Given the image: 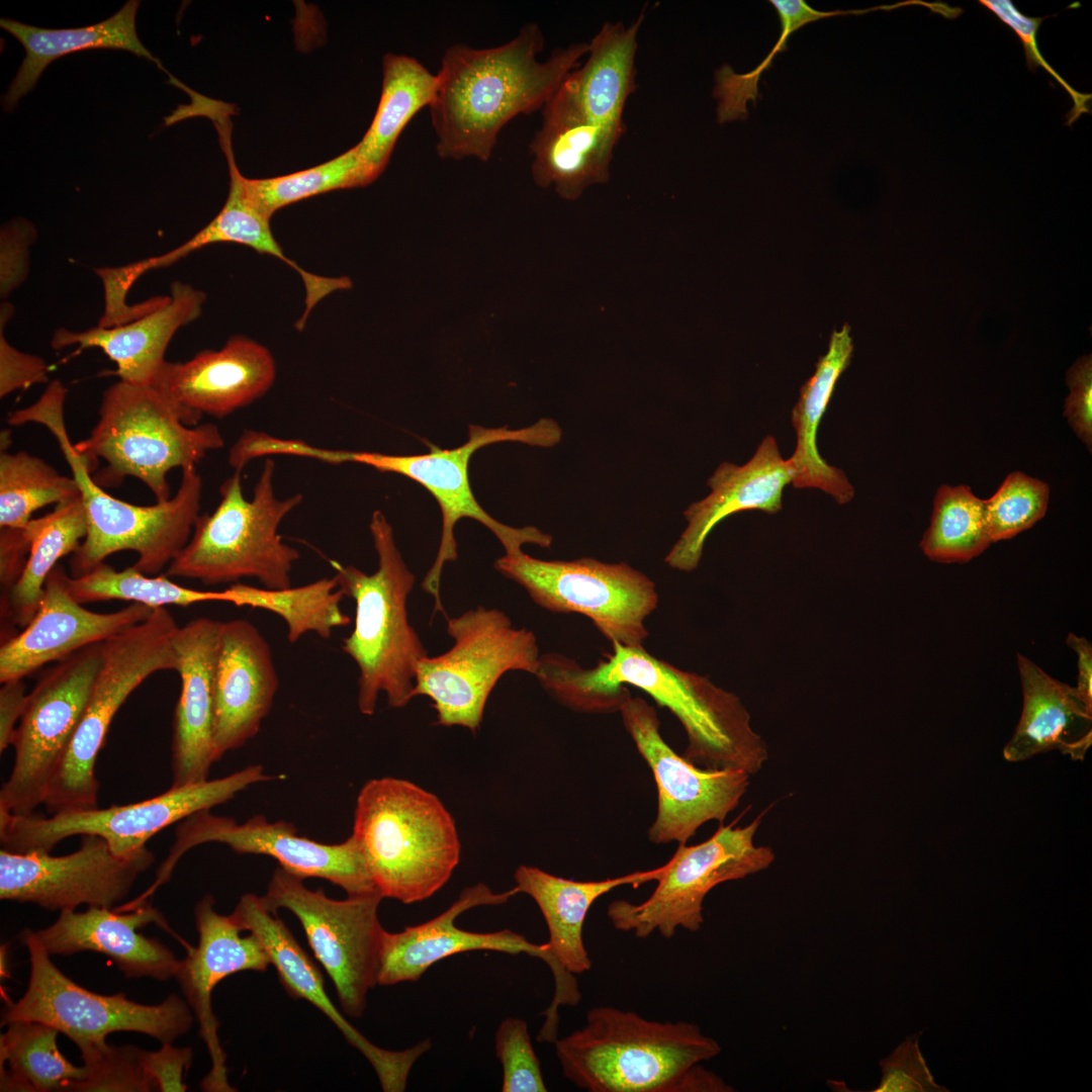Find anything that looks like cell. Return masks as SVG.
I'll return each instance as SVG.
<instances>
[{"mask_svg":"<svg viewBox=\"0 0 1092 1092\" xmlns=\"http://www.w3.org/2000/svg\"><path fill=\"white\" fill-rule=\"evenodd\" d=\"M542 124L530 144L532 177L576 200L593 184L606 183L621 134L592 120L561 87L541 109Z\"/></svg>","mask_w":1092,"mask_h":1092,"instance_id":"obj_30","label":"cell"},{"mask_svg":"<svg viewBox=\"0 0 1092 1092\" xmlns=\"http://www.w3.org/2000/svg\"><path fill=\"white\" fill-rule=\"evenodd\" d=\"M140 1H127L109 18L88 26L49 29L1 18L0 26L13 35L24 48L25 57L2 97L4 110H13L21 97L35 86L44 69L66 55L94 50H123L161 66L140 40L135 16Z\"/></svg>","mask_w":1092,"mask_h":1092,"instance_id":"obj_36","label":"cell"},{"mask_svg":"<svg viewBox=\"0 0 1092 1092\" xmlns=\"http://www.w3.org/2000/svg\"><path fill=\"white\" fill-rule=\"evenodd\" d=\"M852 352L850 327L845 324L840 330L832 332L826 354L819 358L814 374L801 387L800 397L792 412L797 444L788 459L793 469L794 487L819 488L840 505L852 499L854 489L841 469L828 464L821 457L817 448V432L835 384L851 361Z\"/></svg>","mask_w":1092,"mask_h":1092,"instance_id":"obj_35","label":"cell"},{"mask_svg":"<svg viewBox=\"0 0 1092 1092\" xmlns=\"http://www.w3.org/2000/svg\"><path fill=\"white\" fill-rule=\"evenodd\" d=\"M769 3L776 8L780 18L781 36L764 61L746 74H736L729 66L716 72L713 95L718 99L717 117L720 123L747 117L748 100L755 102L758 97L757 83L760 75L769 68L778 53L787 50L788 39L793 32L810 22L843 15L842 10H816L805 0H770Z\"/></svg>","mask_w":1092,"mask_h":1092,"instance_id":"obj_46","label":"cell"},{"mask_svg":"<svg viewBox=\"0 0 1092 1092\" xmlns=\"http://www.w3.org/2000/svg\"><path fill=\"white\" fill-rule=\"evenodd\" d=\"M0 1037L1 1091H72L85 1066L69 1062L57 1045L59 1031L32 1020H14Z\"/></svg>","mask_w":1092,"mask_h":1092,"instance_id":"obj_40","label":"cell"},{"mask_svg":"<svg viewBox=\"0 0 1092 1092\" xmlns=\"http://www.w3.org/2000/svg\"><path fill=\"white\" fill-rule=\"evenodd\" d=\"M198 932L196 947L188 950L175 976L199 1024V1033L211 1059V1070L202 1081L204 1091H234L228 1082L225 1054L218 1037L219 1022L211 1008V993L226 977L242 971L264 972L270 963L260 939L243 931L231 915L214 910V899L205 895L195 907Z\"/></svg>","mask_w":1092,"mask_h":1092,"instance_id":"obj_25","label":"cell"},{"mask_svg":"<svg viewBox=\"0 0 1092 1092\" xmlns=\"http://www.w3.org/2000/svg\"><path fill=\"white\" fill-rule=\"evenodd\" d=\"M260 764L232 775L181 787H171L154 798L105 809L53 814L51 817L13 815L0 811V841L11 852L51 851L75 835L102 837L118 856H129L164 828L201 810L233 799L249 786L271 781Z\"/></svg>","mask_w":1092,"mask_h":1092,"instance_id":"obj_12","label":"cell"},{"mask_svg":"<svg viewBox=\"0 0 1092 1092\" xmlns=\"http://www.w3.org/2000/svg\"><path fill=\"white\" fill-rule=\"evenodd\" d=\"M208 842L225 844L240 854L271 856L286 872L302 880H327L348 896L379 893L352 835L341 843L326 844L298 835L295 827L285 821L270 823L257 815L238 824L233 818L213 815L205 809L182 820L154 883L130 904L139 907L148 902L170 880L177 862L189 849Z\"/></svg>","mask_w":1092,"mask_h":1092,"instance_id":"obj_18","label":"cell"},{"mask_svg":"<svg viewBox=\"0 0 1092 1092\" xmlns=\"http://www.w3.org/2000/svg\"><path fill=\"white\" fill-rule=\"evenodd\" d=\"M192 1049L176 1048L172 1043H162L157 1052H142V1064L146 1075L161 1092L186 1091L185 1076L192 1063Z\"/></svg>","mask_w":1092,"mask_h":1092,"instance_id":"obj_53","label":"cell"},{"mask_svg":"<svg viewBox=\"0 0 1092 1092\" xmlns=\"http://www.w3.org/2000/svg\"><path fill=\"white\" fill-rule=\"evenodd\" d=\"M275 377L276 363L265 346L233 336L219 350H204L185 362L166 361L151 385L172 401L185 425L194 427L204 414L223 418L252 403Z\"/></svg>","mask_w":1092,"mask_h":1092,"instance_id":"obj_23","label":"cell"},{"mask_svg":"<svg viewBox=\"0 0 1092 1092\" xmlns=\"http://www.w3.org/2000/svg\"><path fill=\"white\" fill-rule=\"evenodd\" d=\"M274 476L275 462L267 458L249 499L241 471L226 478L217 507L198 517L188 543L165 574L207 585L251 577L269 589L291 586L292 567L300 554L283 542L278 529L303 497L300 493L277 497Z\"/></svg>","mask_w":1092,"mask_h":1092,"instance_id":"obj_8","label":"cell"},{"mask_svg":"<svg viewBox=\"0 0 1092 1092\" xmlns=\"http://www.w3.org/2000/svg\"><path fill=\"white\" fill-rule=\"evenodd\" d=\"M206 295L175 281L164 303L142 316L115 327L99 326L82 332L65 328L54 332L51 345L60 350L98 348L115 363L119 380L151 385L166 362L165 353L176 332L199 317Z\"/></svg>","mask_w":1092,"mask_h":1092,"instance_id":"obj_31","label":"cell"},{"mask_svg":"<svg viewBox=\"0 0 1092 1092\" xmlns=\"http://www.w3.org/2000/svg\"><path fill=\"white\" fill-rule=\"evenodd\" d=\"M644 12L628 26L605 22L588 42V58L562 82L577 106L594 121L621 135L623 112L635 91L637 35Z\"/></svg>","mask_w":1092,"mask_h":1092,"instance_id":"obj_37","label":"cell"},{"mask_svg":"<svg viewBox=\"0 0 1092 1092\" xmlns=\"http://www.w3.org/2000/svg\"><path fill=\"white\" fill-rule=\"evenodd\" d=\"M154 860L147 847L118 856L97 835H82L80 847L62 856L2 848L0 898L54 911L75 910L80 905L111 909L128 895L139 875Z\"/></svg>","mask_w":1092,"mask_h":1092,"instance_id":"obj_21","label":"cell"},{"mask_svg":"<svg viewBox=\"0 0 1092 1092\" xmlns=\"http://www.w3.org/2000/svg\"><path fill=\"white\" fill-rule=\"evenodd\" d=\"M261 899L273 912L286 909L294 914L331 978L343 1011L351 1017L362 1016L369 990L378 985L386 931L378 917L383 897L373 893L332 899L323 889H308L302 879L279 867Z\"/></svg>","mask_w":1092,"mask_h":1092,"instance_id":"obj_14","label":"cell"},{"mask_svg":"<svg viewBox=\"0 0 1092 1092\" xmlns=\"http://www.w3.org/2000/svg\"><path fill=\"white\" fill-rule=\"evenodd\" d=\"M495 1052L503 1068V1092L547 1091L525 1020L508 1017L500 1022L495 1032Z\"/></svg>","mask_w":1092,"mask_h":1092,"instance_id":"obj_49","label":"cell"},{"mask_svg":"<svg viewBox=\"0 0 1092 1092\" xmlns=\"http://www.w3.org/2000/svg\"><path fill=\"white\" fill-rule=\"evenodd\" d=\"M619 713L657 787V814L648 839L655 844H686L706 822L722 824L746 793L750 776L737 769L701 768L677 754L660 734L655 708L640 697L630 696Z\"/></svg>","mask_w":1092,"mask_h":1092,"instance_id":"obj_19","label":"cell"},{"mask_svg":"<svg viewBox=\"0 0 1092 1092\" xmlns=\"http://www.w3.org/2000/svg\"><path fill=\"white\" fill-rule=\"evenodd\" d=\"M1049 485L1022 472L1007 475L997 491L985 502L991 543L1010 539L1029 529L1045 514Z\"/></svg>","mask_w":1092,"mask_h":1092,"instance_id":"obj_47","label":"cell"},{"mask_svg":"<svg viewBox=\"0 0 1092 1092\" xmlns=\"http://www.w3.org/2000/svg\"><path fill=\"white\" fill-rule=\"evenodd\" d=\"M561 437L562 429L556 421L541 419L532 426L518 430L470 425L468 440L461 446L440 449L429 443L430 451L425 454L392 455L331 450L309 445L305 455L332 464L352 462L381 472L397 473L420 483L434 496L442 514V533L435 561L426 573L422 587L434 599V613L441 612L446 617L440 596L441 576L444 565L458 556L454 536L458 521L469 518L481 523L497 538L507 554L522 549L525 544L548 548L552 543L550 534L534 526L515 528L505 525L478 504L469 481L471 456L476 450L492 443L520 442L548 448L557 445Z\"/></svg>","mask_w":1092,"mask_h":1092,"instance_id":"obj_9","label":"cell"},{"mask_svg":"<svg viewBox=\"0 0 1092 1092\" xmlns=\"http://www.w3.org/2000/svg\"><path fill=\"white\" fill-rule=\"evenodd\" d=\"M544 44L539 25L528 23L493 48H447L429 107L441 159L488 161L504 126L541 110L589 49L588 42L571 43L540 62Z\"/></svg>","mask_w":1092,"mask_h":1092,"instance_id":"obj_2","label":"cell"},{"mask_svg":"<svg viewBox=\"0 0 1092 1092\" xmlns=\"http://www.w3.org/2000/svg\"><path fill=\"white\" fill-rule=\"evenodd\" d=\"M1070 393L1065 400L1064 416L1078 438L1091 451L1092 444V360L1091 355L1079 358L1067 372Z\"/></svg>","mask_w":1092,"mask_h":1092,"instance_id":"obj_52","label":"cell"},{"mask_svg":"<svg viewBox=\"0 0 1092 1092\" xmlns=\"http://www.w3.org/2000/svg\"><path fill=\"white\" fill-rule=\"evenodd\" d=\"M278 686L271 648L259 629L245 619L220 622L214 672V762L258 734Z\"/></svg>","mask_w":1092,"mask_h":1092,"instance_id":"obj_26","label":"cell"},{"mask_svg":"<svg viewBox=\"0 0 1092 1092\" xmlns=\"http://www.w3.org/2000/svg\"><path fill=\"white\" fill-rule=\"evenodd\" d=\"M27 705V695L22 679L2 682L0 689V751L11 744L15 725L21 719Z\"/></svg>","mask_w":1092,"mask_h":1092,"instance_id":"obj_56","label":"cell"},{"mask_svg":"<svg viewBox=\"0 0 1092 1092\" xmlns=\"http://www.w3.org/2000/svg\"><path fill=\"white\" fill-rule=\"evenodd\" d=\"M179 628L165 608L102 642V662L72 740L49 786L43 805L52 814L97 808L96 758L111 721L150 675L178 668L173 638Z\"/></svg>","mask_w":1092,"mask_h":1092,"instance_id":"obj_10","label":"cell"},{"mask_svg":"<svg viewBox=\"0 0 1092 1092\" xmlns=\"http://www.w3.org/2000/svg\"><path fill=\"white\" fill-rule=\"evenodd\" d=\"M67 388L53 380L31 405L10 413L11 426L34 422L47 427L77 481L87 518V534L72 554V576H79L120 551H134L131 565L147 575L168 566L188 543L198 519L202 479L196 466L182 469L175 495L153 506H135L110 495L92 478L84 458L75 450L64 421Z\"/></svg>","mask_w":1092,"mask_h":1092,"instance_id":"obj_4","label":"cell"},{"mask_svg":"<svg viewBox=\"0 0 1092 1092\" xmlns=\"http://www.w3.org/2000/svg\"><path fill=\"white\" fill-rule=\"evenodd\" d=\"M66 576L61 566L53 569L35 615L22 631L1 644V684L23 679L50 662L103 642L143 622L154 610L133 603L110 613L90 611L69 593Z\"/></svg>","mask_w":1092,"mask_h":1092,"instance_id":"obj_24","label":"cell"},{"mask_svg":"<svg viewBox=\"0 0 1092 1092\" xmlns=\"http://www.w3.org/2000/svg\"><path fill=\"white\" fill-rule=\"evenodd\" d=\"M517 894L516 887L495 893L487 885L478 883L462 890L454 903L438 916L399 932L385 931L378 985L417 982L434 964L456 953L473 950L526 953L545 962L553 974L555 991L547 1010L557 1013L561 1005H577L581 1000L577 981L574 975L558 965L547 942L533 943L511 929L475 932L456 926L455 920L463 912L477 906L506 903Z\"/></svg>","mask_w":1092,"mask_h":1092,"instance_id":"obj_20","label":"cell"},{"mask_svg":"<svg viewBox=\"0 0 1092 1092\" xmlns=\"http://www.w3.org/2000/svg\"><path fill=\"white\" fill-rule=\"evenodd\" d=\"M69 593L80 604L120 600L152 609L202 602H226L225 590H198L177 584L166 574L148 576L129 566L117 571L105 562L79 576H66Z\"/></svg>","mask_w":1092,"mask_h":1092,"instance_id":"obj_44","label":"cell"},{"mask_svg":"<svg viewBox=\"0 0 1092 1092\" xmlns=\"http://www.w3.org/2000/svg\"><path fill=\"white\" fill-rule=\"evenodd\" d=\"M1023 707L1014 734L1003 749L1010 762L1055 749L1083 760L1092 742V710L1075 688L1045 673L1024 655H1017Z\"/></svg>","mask_w":1092,"mask_h":1092,"instance_id":"obj_32","label":"cell"},{"mask_svg":"<svg viewBox=\"0 0 1092 1092\" xmlns=\"http://www.w3.org/2000/svg\"><path fill=\"white\" fill-rule=\"evenodd\" d=\"M882 1079L874 1092H942L919 1049V1035L907 1037L880 1062Z\"/></svg>","mask_w":1092,"mask_h":1092,"instance_id":"obj_51","label":"cell"},{"mask_svg":"<svg viewBox=\"0 0 1092 1092\" xmlns=\"http://www.w3.org/2000/svg\"><path fill=\"white\" fill-rule=\"evenodd\" d=\"M231 916L243 931H249L260 939L286 992L295 999L306 1000L322 1011L347 1041L367 1059L376 1072L382 1090L403 1091L414 1064L431 1048V1041L425 1039L403 1051H389L366 1038L334 1005L325 990L318 968L284 921L264 905L261 896L243 895Z\"/></svg>","mask_w":1092,"mask_h":1092,"instance_id":"obj_22","label":"cell"},{"mask_svg":"<svg viewBox=\"0 0 1092 1092\" xmlns=\"http://www.w3.org/2000/svg\"><path fill=\"white\" fill-rule=\"evenodd\" d=\"M87 518L81 493L25 528L30 549L20 576L1 599V615L24 628L35 615L49 574L57 562L73 554L87 534Z\"/></svg>","mask_w":1092,"mask_h":1092,"instance_id":"obj_39","label":"cell"},{"mask_svg":"<svg viewBox=\"0 0 1092 1092\" xmlns=\"http://www.w3.org/2000/svg\"><path fill=\"white\" fill-rule=\"evenodd\" d=\"M228 603L272 612L283 619L287 639L297 642L301 636L314 632L329 639L333 630L350 624L351 619L341 610L345 595L335 577L321 578L310 583L280 589H269L236 582L224 589Z\"/></svg>","mask_w":1092,"mask_h":1092,"instance_id":"obj_41","label":"cell"},{"mask_svg":"<svg viewBox=\"0 0 1092 1092\" xmlns=\"http://www.w3.org/2000/svg\"><path fill=\"white\" fill-rule=\"evenodd\" d=\"M369 530L378 560L375 572L330 560L338 587L356 604L354 629L343 639L342 650L358 666L357 705L367 716L374 714L380 693L390 708L405 707L414 698L418 663L428 656L406 609L416 578L381 511L373 512Z\"/></svg>","mask_w":1092,"mask_h":1092,"instance_id":"obj_6","label":"cell"},{"mask_svg":"<svg viewBox=\"0 0 1092 1092\" xmlns=\"http://www.w3.org/2000/svg\"><path fill=\"white\" fill-rule=\"evenodd\" d=\"M351 835L381 896L403 904L433 896L460 860L449 811L437 796L402 779H373L361 788Z\"/></svg>","mask_w":1092,"mask_h":1092,"instance_id":"obj_5","label":"cell"},{"mask_svg":"<svg viewBox=\"0 0 1092 1092\" xmlns=\"http://www.w3.org/2000/svg\"><path fill=\"white\" fill-rule=\"evenodd\" d=\"M80 494L73 476L61 475L25 451L0 454V530L22 531L32 514Z\"/></svg>","mask_w":1092,"mask_h":1092,"instance_id":"obj_43","label":"cell"},{"mask_svg":"<svg viewBox=\"0 0 1092 1092\" xmlns=\"http://www.w3.org/2000/svg\"><path fill=\"white\" fill-rule=\"evenodd\" d=\"M760 823L761 816L744 827L721 824L704 842L678 844L645 901L610 903L607 915L613 926L638 938L655 931L671 938L678 928L698 931L704 923L703 902L712 889L764 871L774 862L770 846L754 844Z\"/></svg>","mask_w":1092,"mask_h":1092,"instance_id":"obj_16","label":"cell"},{"mask_svg":"<svg viewBox=\"0 0 1092 1092\" xmlns=\"http://www.w3.org/2000/svg\"><path fill=\"white\" fill-rule=\"evenodd\" d=\"M664 866L637 871L601 881H574L549 874L537 867L520 866L514 875L519 893L538 905L548 928L550 951L558 965L571 975L592 968L583 941V925L592 905L601 896L621 886L638 887L657 881Z\"/></svg>","mask_w":1092,"mask_h":1092,"instance_id":"obj_33","label":"cell"},{"mask_svg":"<svg viewBox=\"0 0 1092 1092\" xmlns=\"http://www.w3.org/2000/svg\"><path fill=\"white\" fill-rule=\"evenodd\" d=\"M978 3L998 17L1004 24L1009 26L1020 39L1029 70L1035 71L1041 67L1066 90L1073 101L1072 109L1066 114V125H1072L1083 113H1091L1090 100L1092 94L1076 91L1043 58L1037 42V32L1041 22L1055 16L1030 17L1017 9L1011 0H979Z\"/></svg>","mask_w":1092,"mask_h":1092,"instance_id":"obj_50","label":"cell"},{"mask_svg":"<svg viewBox=\"0 0 1092 1092\" xmlns=\"http://www.w3.org/2000/svg\"><path fill=\"white\" fill-rule=\"evenodd\" d=\"M446 621L454 644L420 660L413 695L432 700L437 725L475 733L503 674L521 670L535 675L541 656L537 638L526 628H515L504 612L482 606Z\"/></svg>","mask_w":1092,"mask_h":1092,"instance_id":"obj_11","label":"cell"},{"mask_svg":"<svg viewBox=\"0 0 1092 1092\" xmlns=\"http://www.w3.org/2000/svg\"><path fill=\"white\" fill-rule=\"evenodd\" d=\"M246 194L268 217L279 209L312 196L368 185L355 147L311 168L271 178L243 177Z\"/></svg>","mask_w":1092,"mask_h":1092,"instance_id":"obj_45","label":"cell"},{"mask_svg":"<svg viewBox=\"0 0 1092 1092\" xmlns=\"http://www.w3.org/2000/svg\"><path fill=\"white\" fill-rule=\"evenodd\" d=\"M150 923L175 935L188 950L192 948L149 902L123 912L103 907L64 910L51 926L33 932L50 956L96 951L108 956L128 978H175L181 961L159 940L138 932Z\"/></svg>","mask_w":1092,"mask_h":1092,"instance_id":"obj_27","label":"cell"},{"mask_svg":"<svg viewBox=\"0 0 1092 1092\" xmlns=\"http://www.w3.org/2000/svg\"><path fill=\"white\" fill-rule=\"evenodd\" d=\"M792 480L793 469L772 436L762 440L744 465L721 463L708 479L710 493L684 512L687 526L664 562L680 571L696 569L709 534L720 522L742 511L778 513L783 507V490Z\"/></svg>","mask_w":1092,"mask_h":1092,"instance_id":"obj_28","label":"cell"},{"mask_svg":"<svg viewBox=\"0 0 1092 1092\" xmlns=\"http://www.w3.org/2000/svg\"><path fill=\"white\" fill-rule=\"evenodd\" d=\"M230 171V190L220 211L203 229L181 246L163 254L161 263L170 266L187 255L217 243H235L247 246L260 254L283 261L300 276L304 289V310L295 324L298 331L304 329L314 306L339 290L350 289V278L326 277L310 273L289 259L273 236L270 217L264 214L248 197L243 185V175L237 167L232 145L222 147Z\"/></svg>","mask_w":1092,"mask_h":1092,"instance_id":"obj_34","label":"cell"},{"mask_svg":"<svg viewBox=\"0 0 1092 1092\" xmlns=\"http://www.w3.org/2000/svg\"><path fill=\"white\" fill-rule=\"evenodd\" d=\"M98 416L88 437L74 444L91 473L104 461L93 480L113 487L135 477L157 503L171 497L170 470L196 466L207 452L224 446L216 425H185L172 401L153 385L117 381L103 392Z\"/></svg>","mask_w":1092,"mask_h":1092,"instance_id":"obj_7","label":"cell"},{"mask_svg":"<svg viewBox=\"0 0 1092 1092\" xmlns=\"http://www.w3.org/2000/svg\"><path fill=\"white\" fill-rule=\"evenodd\" d=\"M102 662V642L57 661L27 695L15 728L11 774L0 791V811L31 815L43 804L91 695Z\"/></svg>","mask_w":1092,"mask_h":1092,"instance_id":"obj_17","label":"cell"},{"mask_svg":"<svg viewBox=\"0 0 1092 1092\" xmlns=\"http://www.w3.org/2000/svg\"><path fill=\"white\" fill-rule=\"evenodd\" d=\"M29 223L6 224L1 232V297L6 298L27 275L28 249L34 232Z\"/></svg>","mask_w":1092,"mask_h":1092,"instance_id":"obj_55","label":"cell"},{"mask_svg":"<svg viewBox=\"0 0 1092 1092\" xmlns=\"http://www.w3.org/2000/svg\"><path fill=\"white\" fill-rule=\"evenodd\" d=\"M382 89L374 117L354 146L367 184L386 168L398 136L425 107L433 103L438 77L416 58L387 53L382 61Z\"/></svg>","mask_w":1092,"mask_h":1092,"instance_id":"obj_38","label":"cell"},{"mask_svg":"<svg viewBox=\"0 0 1092 1092\" xmlns=\"http://www.w3.org/2000/svg\"><path fill=\"white\" fill-rule=\"evenodd\" d=\"M612 645L613 652L590 668L560 653L542 654L535 676L551 698L581 713L619 712L631 696L628 687L637 688L679 721L688 739L682 756L689 761L749 776L762 768L767 746L751 728L738 696L653 656L643 645Z\"/></svg>","mask_w":1092,"mask_h":1092,"instance_id":"obj_1","label":"cell"},{"mask_svg":"<svg viewBox=\"0 0 1092 1092\" xmlns=\"http://www.w3.org/2000/svg\"><path fill=\"white\" fill-rule=\"evenodd\" d=\"M220 622L201 617L179 627L173 642L181 691L174 710L172 785L208 780L213 759L214 672Z\"/></svg>","mask_w":1092,"mask_h":1092,"instance_id":"obj_29","label":"cell"},{"mask_svg":"<svg viewBox=\"0 0 1092 1092\" xmlns=\"http://www.w3.org/2000/svg\"><path fill=\"white\" fill-rule=\"evenodd\" d=\"M1067 645L1078 656V680L1075 691L1086 707L1092 710V646L1085 637H1079L1070 632L1066 638Z\"/></svg>","mask_w":1092,"mask_h":1092,"instance_id":"obj_57","label":"cell"},{"mask_svg":"<svg viewBox=\"0 0 1092 1092\" xmlns=\"http://www.w3.org/2000/svg\"><path fill=\"white\" fill-rule=\"evenodd\" d=\"M22 940L29 953L28 986L5 1012L3 1023L42 1022L66 1034L78 1048L106 1042L108 1034L118 1031L145 1033L162 1043H172L191 1028L193 1011L177 994L157 1005L136 1003L124 993L96 994L62 973L33 931L25 930Z\"/></svg>","mask_w":1092,"mask_h":1092,"instance_id":"obj_15","label":"cell"},{"mask_svg":"<svg viewBox=\"0 0 1092 1092\" xmlns=\"http://www.w3.org/2000/svg\"><path fill=\"white\" fill-rule=\"evenodd\" d=\"M564 1077L588 1092H706L701 1063L720 1044L687 1021H653L633 1011L597 1006L585 1025L556 1039Z\"/></svg>","mask_w":1092,"mask_h":1092,"instance_id":"obj_3","label":"cell"},{"mask_svg":"<svg viewBox=\"0 0 1092 1092\" xmlns=\"http://www.w3.org/2000/svg\"><path fill=\"white\" fill-rule=\"evenodd\" d=\"M493 567L539 607L585 616L612 644L635 647L648 637L645 620L658 605L656 585L625 562L543 560L519 549L496 559Z\"/></svg>","mask_w":1092,"mask_h":1092,"instance_id":"obj_13","label":"cell"},{"mask_svg":"<svg viewBox=\"0 0 1092 1092\" xmlns=\"http://www.w3.org/2000/svg\"><path fill=\"white\" fill-rule=\"evenodd\" d=\"M990 544L984 499L966 485H940L920 543L923 553L937 562H967Z\"/></svg>","mask_w":1092,"mask_h":1092,"instance_id":"obj_42","label":"cell"},{"mask_svg":"<svg viewBox=\"0 0 1092 1092\" xmlns=\"http://www.w3.org/2000/svg\"><path fill=\"white\" fill-rule=\"evenodd\" d=\"M86 1078L76 1083L72 1091H154L142 1064V1049L133 1045L113 1046L106 1042L79 1048Z\"/></svg>","mask_w":1092,"mask_h":1092,"instance_id":"obj_48","label":"cell"},{"mask_svg":"<svg viewBox=\"0 0 1092 1092\" xmlns=\"http://www.w3.org/2000/svg\"><path fill=\"white\" fill-rule=\"evenodd\" d=\"M0 330V397L35 383L48 382L49 365L35 355L18 351L11 346Z\"/></svg>","mask_w":1092,"mask_h":1092,"instance_id":"obj_54","label":"cell"}]
</instances>
